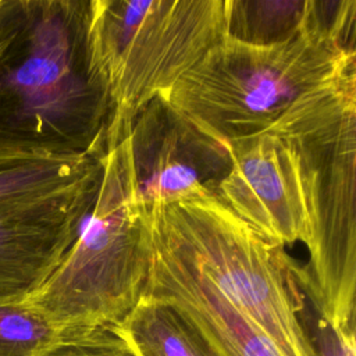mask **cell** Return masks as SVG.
I'll return each instance as SVG.
<instances>
[{
	"instance_id": "6",
	"label": "cell",
	"mask_w": 356,
	"mask_h": 356,
	"mask_svg": "<svg viewBox=\"0 0 356 356\" xmlns=\"http://www.w3.org/2000/svg\"><path fill=\"white\" fill-rule=\"evenodd\" d=\"M227 36V0H92L90 39L120 129Z\"/></svg>"
},
{
	"instance_id": "12",
	"label": "cell",
	"mask_w": 356,
	"mask_h": 356,
	"mask_svg": "<svg viewBox=\"0 0 356 356\" xmlns=\"http://www.w3.org/2000/svg\"><path fill=\"white\" fill-rule=\"evenodd\" d=\"M117 327L138 356H222L182 312L152 295Z\"/></svg>"
},
{
	"instance_id": "5",
	"label": "cell",
	"mask_w": 356,
	"mask_h": 356,
	"mask_svg": "<svg viewBox=\"0 0 356 356\" xmlns=\"http://www.w3.org/2000/svg\"><path fill=\"white\" fill-rule=\"evenodd\" d=\"M150 224L274 345L281 356H317L300 320L289 257L260 239L216 195L146 210Z\"/></svg>"
},
{
	"instance_id": "13",
	"label": "cell",
	"mask_w": 356,
	"mask_h": 356,
	"mask_svg": "<svg viewBox=\"0 0 356 356\" xmlns=\"http://www.w3.org/2000/svg\"><path fill=\"white\" fill-rule=\"evenodd\" d=\"M317 0H227V38L254 46L282 42L305 28Z\"/></svg>"
},
{
	"instance_id": "7",
	"label": "cell",
	"mask_w": 356,
	"mask_h": 356,
	"mask_svg": "<svg viewBox=\"0 0 356 356\" xmlns=\"http://www.w3.org/2000/svg\"><path fill=\"white\" fill-rule=\"evenodd\" d=\"M129 168L143 207L216 195L231 168L222 143L193 125L159 95L127 127Z\"/></svg>"
},
{
	"instance_id": "9",
	"label": "cell",
	"mask_w": 356,
	"mask_h": 356,
	"mask_svg": "<svg viewBox=\"0 0 356 356\" xmlns=\"http://www.w3.org/2000/svg\"><path fill=\"white\" fill-rule=\"evenodd\" d=\"M99 185L0 209V305L24 302L49 278L76 238Z\"/></svg>"
},
{
	"instance_id": "3",
	"label": "cell",
	"mask_w": 356,
	"mask_h": 356,
	"mask_svg": "<svg viewBox=\"0 0 356 356\" xmlns=\"http://www.w3.org/2000/svg\"><path fill=\"white\" fill-rule=\"evenodd\" d=\"M292 149L300 179L310 263L293 274L334 328L355 332L356 68L307 93L270 127Z\"/></svg>"
},
{
	"instance_id": "8",
	"label": "cell",
	"mask_w": 356,
	"mask_h": 356,
	"mask_svg": "<svg viewBox=\"0 0 356 356\" xmlns=\"http://www.w3.org/2000/svg\"><path fill=\"white\" fill-rule=\"evenodd\" d=\"M227 145L231 168L216 196L268 246L306 245L307 214L288 142L266 128Z\"/></svg>"
},
{
	"instance_id": "1",
	"label": "cell",
	"mask_w": 356,
	"mask_h": 356,
	"mask_svg": "<svg viewBox=\"0 0 356 356\" xmlns=\"http://www.w3.org/2000/svg\"><path fill=\"white\" fill-rule=\"evenodd\" d=\"M0 154L103 153L113 107L95 65L92 0H4Z\"/></svg>"
},
{
	"instance_id": "16",
	"label": "cell",
	"mask_w": 356,
	"mask_h": 356,
	"mask_svg": "<svg viewBox=\"0 0 356 356\" xmlns=\"http://www.w3.org/2000/svg\"><path fill=\"white\" fill-rule=\"evenodd\" d=\"M298 284V282H296ZM299 286V284H298ZM303 299L300 320L317 356H356V334L334 328L320 314L310 296L299 286Z\"/></svg>"
},
{
	"instance_id": "15",
	"label": "cell",
	"mask_w": 356,
	"mask_h": 356,
	"mask_svg": "<svg viewBox=\"0 0 356 356\" xmlns=\"http://www.w3.org/2000/svg\"><path fill=\"white\" fill-rule=\"evenodd\" d=\"M36 356H138L117 325L61 330Z\"/></svg>"
},
{
	"instance_id": "14",
	"label": "cell",
	"mask_w": 356,
	"mask_h": 356,
	"mask_svg": "<svg viewBox=\"0 0 356 356\" xmlns=\"http://www.w3.org/2000/svg\"><path fill=\"white\" fill-rule=\"evenodd\" d=\"M57 332L25 300L0 305V356H36Z\"/></svg>"
},
{
	"instance_id": "11",
	"label": "cell",
	"mask_w": 356,
	"mask_h": 356,
	"mask_svg": "<svg viewBox=\"0 0 356 356\" xmlns=\"http://www.w3.org/2000/svg\"><path fill=\"white\" fill-rule=\"evenodd\" d=\"M103 153L0 154V209L97 186Z\"/></svg>"
},
{
	"instance_id": "17",
	"label": "cell",
	"mask_w": 356,
	"mask_h": 356,
	"mask_svg": "<svg viewBox=\"0 0 356 356\" xmlns=\"http://www.w3.org/2000/svg\"><path fill=\"white\" fill-rule=\"evenodd\" d=\"M3 3L4 0H0V56L6 47V28L3 21Z\"/></svg>"
},
{
	"instance_id": "2",
	"label": "cell",
	"mask_w": 356,
	"mask_h": 356,
	"mask_svg": "<svg viewBox=\"0 0 356 356\" xmlns=\"http://www.w3.org/2000/svg\"><path fill=\"white\" fill-rule=\"evenodd\" d=\"M355 26L356 0H317L312 21L282 42L254 46L225 36L165 99L222 143L250 136L356 68Z\"/></svg>"
},
{
	"instance_id": "4",
	"label": "cell",
	"mask_w": 356,
	"mask_h": 356,
	"mask_svg": "<svg viewBox=\"0 0 356 356\" xmlns=\"http://www.w3.org/2000/svg\"><path fill=\"white\" fill-rule=\"evenodd\" d=\"M127 127L107 129L93 204L63 260L25 299L57 331L118 325L145 292L150 229L129 168Z\"/></svg>"
},
{
	"instance_id": "10",
	"label": "cell",
	"mask_w": 356,
	"mask_h": 356,
	"mask_svg": "<svg viewBox=\"0 0 356 356\" xmlns=\"http://www.w3.org/2000/svg\"><path fill=\"white\" fill-rule=\"evenodd\" d=\"M149 229L150 266L143 295L175 306L222 356H281L268 338L185 260L150 221Z\"/></svg>"
}]
</instances>
